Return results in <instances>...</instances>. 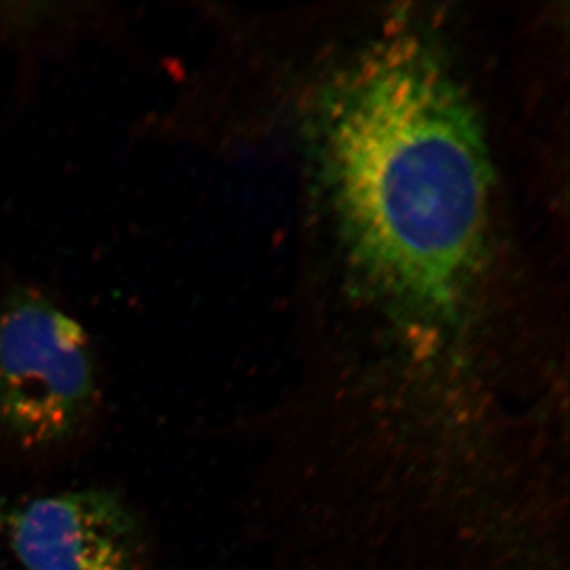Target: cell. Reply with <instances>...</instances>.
Returning a JSON list of instances; mask_svg holds the SVG:
<instances>
[{
    "instance_id": "obj_1",
    "label": "cell",
    "mask_w": 570,
    "mask_h": 570,
    "mask_svg": "<svg viewBox=\"0 0 570 570\" xmlns=\"http://www.w3.org/2000/svg\"><path fill=\"white\" fill-rule=\"evenodd\" d=\"M325 167L344 239L400 311L445 321L478 279L491 168L453 75L419 41L379 45L324 111Z\"/></svg>"
},
{
    "instance_id": "obj_2",
    "label": "cell",
    "mask_w": 570,
    "mask_h": 570,
    "mask_svg": "<svg viewBox=\"0 0 570 570\" xmlns=\"http://www.w3.org/2000/svg\"><path fill=\"white\" fill-rule=\"evenodd\" d=\"M91 340L50 296L17 287L0 299V438L31 455L80 441L100 407Z\"/></svg>"
},
{
    "instance_id": "obj_3",
    "label": "cell",
    "mask_w": 570,
    "mask_h": 570,
    "mask_svg": "<svg viewBox=\"0 0 570 570\" xmlns=\"http://www.w3.org/2000/svg\"><path fill=\"white\" fill-rule=\"evenodd\" d=\"M0 539L24 570H156L137 510L99 487L0 502Z\"/></svg>"
}]
</instances>
